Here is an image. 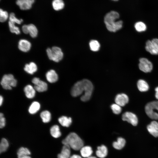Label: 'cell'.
<instances>
[{"label":"cell","instance_id":"cell-1","mask_svg":"<svg viewBox=\"0 0 158 158\" xmlns=\"http://www.w3.org/2000/svg\"><path fill=\"white\" fill-rule=\"evenodd\" d=\"M93 89V85L90 81L83 79L75 84L71 90V94L73 96L76 97L84 92L80 99L82 101L86 102L91 98Z\"/></svg>","mask_w":158,"mask_h":158},{"label":"cell","instance_id":"cell-2","mask_svg":"<svg viewBox=\"0 0 158 158\" xmlns=\"http://www.w3.org/2000/svg\"><path fill=\"white\" fill-rule=\"evenodd\" d=\"M119 17V13L115 11H111L106 14L104 18V22L109 31L115 32L122 28V21H116Z\"/></svg>","mask_w":158,"mask_h":158},{"label":"cell","instance_id":"cell-3","mask_svg":"<svg viewBox=\"0 0 158 158\" xmlns=\"http://www.w3.org/2000/svg\"><path fill=\"white\" fill-rule=\"evenodd\" d=\"M64 145H67L75 150H80L83 146L84 143L81 139L76 133L72 132L70 133L62 141Z\"/></svg>","mask_w":158,"mask_h":158},{"label":"cell","instance_id":"cell-4","mask_svg":"<svg viewBox=\"0 0 158 158\" xmlns=\"http://www.w3.org/2000/svg\"><path fill=\"white\" fill-rule=\"evenodd\" d=\"M146 114L150 118L158 119V101H154L147 103L145 107Z\"/></svg>","mask_w":158,"mask_h":158},{"label":"cell","instance_id":"cell-5","mask_svg":"<svg viewBox=\"0 0 158 158\" xmlns=\"http://www.w3.org/2000/svg\"><path fill=\"white\" fill-rule=\"evenodd\" d=\"M46 51L49 59L55 62H59L63 58V53L61 49L58 47H53L51 49L48 48Z\"/></svg>","mask_w":158,"mask_h":158},{"label":"cell","instance_id":"cell-6","mask_svg":"<svg viewBox=\"0 0 158 158\" xmlns=\"http://www.w3.org/2000/svg\"><path fill=\"white\" fill-rule=\"evenodd\" d=\"M17 84V81L11 74L4 75L1 81L2 87L6 90H11L12 87H15Z\"/></svg>","mask_w":158,"mask_h":158},{"label":"cell","instance_id":"cell-7","mask_svg":"<svg viewBox=\"0 0 158 158\" xmlns=\"http://www.w3.org/2000/svg\"><path fill=\"white\" fill-rule=\"evenodd\" d=\"M146 50L152 55L158 54V39L154 38L148 40L146 43Z\"/></svg>","mask_w":158,"mask_h":158},{"label":"cell","instance_id":"cell-8","mask_svg":"<svg viewBox=\"0 0 158 158\" xmlns=\"http://www.w3.org/2000/svg\"><path fill=\"white\" fill-rule=\"evenodd\" d=\"M138 66L139 69L145 73L151 72L153 68L152 63L145 58H140L139 60Z\"/></svg>","mask_w":158,"mask_h":158},{"label":"cell","instance_id":"cell-9","mask_svg":"<svg viewBox=\"0 0 158 158\" xmlns=\"http://www.w3.org/2000/svg\"><path fill=\"white\" fill-rule=\"evenodd\" d=\"M32 83L34 85V87L36 91L43 92L46 91L48 88L47 84L45 82L41 80L38 78H34L32 80Z\"/></svg>","mask_w":158,"mask_h":158},{"label":"cell","instance_id":"cell-10","mask_svg":"<svg viewBox=\"0 0 158 158\" xmlns=\"http://www.w3.org/2000/svg\"><path fill=\"white\" fill-rule=\"evenodd\" d=\"M122 119L123 121H127L133 126H136L138 123L137 116L131 112H126L123 113L122 116Z\"/></svg>","mask_w":158,"mask_h":158},{"label":"cell","instance_id":"cell-11","mask_svg":"<svg viewBox=\"0 0 158 158\" xmlns=\"http://www.w3.org/2000/svg\"><path fill=\"white\" fill-rule=\"evenodd\" d=\"M115 101L116 104L121 107H123L128 102L129 98L127 95L122 93L116 95Z\"/></svg>","mask_w":158,"mask_h":158},{"label":"cell","instance_id":"cell-12","mask_svg":"<svg viewBox=\"0 0 158 158\" xmlns=\"http://www.w3.org/2000/svg\"><path fill=\"white\" fill-rule=\"evenodd\" d=\"M16 4L22 10L30 9L33 4L30 0H17Z\"/></svg>","mask_w":158,"mask_h":158},{"label":"cell","instance_id":"cell-13","mask_svg":"<svg viewBox=\"0 0 158 158\" xmlns=\"http://www.w3.org/2000/svg\"><path fill=\"white\" fill-rule=\"evenodd\" d=\"M31 47L30 43L26 40L22 39L20 40L18 42V49L23 52L28 51L30 50Z\"/></svg>","mask_w":158,"mask_h":158},{"label":"cell","instance_id":"cell-14","mask_svg":"<svg viewBox=\"0 0 158 158\" xmlns=\"http://www.w3.org/2000/svg\"><path fill=\"white\" fill-rule=\"evenodd\" d=\"M36 91L34 87L30 85H27L24 88L25 95L28 99H32L35 97Z\"/></svg>","mask_w":158,"mask_h":158},{"label":"cell","instance_id":"cell-15","mask_svg":"<svg viewBox=\"0 0 158 158\" xmlns=\"http://www.w3.org/2000/svg\"><path fill=\"white\" fill-rule=\"evenodd\" d=\"M46 77L47 81L51 83L56 82L58 79L57 74L53 70L48 71L46 74Z\"/></svg>","mask_w":158,"mask_h":158},{"label":"cell","instance_id":"cell-16","mask_svg":"<svg viewBox=\"0 0 158 158\" xmlns=\"http://www.w3.org/2000/svg\"><path fill=\"white\" fill-rule=\"evenodd\" d=\"M70 148L68 145H64L61 152L57 155L58 158H70L71 154Z\"/></svg>","mask_w":158,"mask_h":158},{"label":"cell","instance_id":"cell-17","mask_svg":"<svg viewBox=\"0 0 158 158\" xmlns=\"http://www.w3.org/2000/svg\"><path fill=\"white\" fill-rule=\"evenodd\" d=\"M107 148L105 146L102 145L97 147L96 154L98 157L100 158H104L107 155Z\"/></svg>","mask_w":158,"mask_h":158},{"label":"cell","instance_id":"cell-18","mask_svg":"<svg viewBox=\"0 0 158 158\" xmlns=\"http://www.w3.org/2000/svg\"><path fill=\"white\" fill-rule=\"evenodd\" d=\"M37 67L36 65L33 62H31L29 64L25 65L24 70L28 73L33 74L37 70Z\"/></svg>","mask_w":158,"mask_h":158},{"label":"cell","instance_id":"cell-19","mask_svg":"<svg viewBox=\"0 0 158 158\" xmlns=\"http://www.w3.org/2000/svg\"><path fill=\"white\" fill-rule=\"evenodd\" d=\"M80 150L81 155L85 158L91 156L93 152L91 147L88 146H83Z\"/></svg>","mask_w":158,"mask_h":158},{"label":"cell","instance_id":"cell-20","mask_svg":"<svg viewBox=\"0 0 158 158\" xmlns=\"http://www.w3.org/2000/svg\"><path fill=\"white\" fill-rule=\"evenodd\" d=\"M40 104L38 102H32L28 108V112L30 114H33L37 113L40 109Z\"/></svg>","mask_w":158,"mask_h":158},{"label":"cell","instance_id":"cell-21","mask_svg":"<svg viewBox=\"0 0 158 158\" xmlns=\"http://www.w3.org/2000/svg\"><path fill=\"white\" fill-rule=\"evenodd\" d=\"M58 121L60 124L63 127H68L71 124L72 122V119L71 117L62 116L59 117Z\"/></svg>","mask_w":158,"mask_h":158},{"label":"cell","instance_id":"cell-22","mask_svg":"<svg viewBox=\"0 0 158 158\" xmlns=\"http://www.w3.org/2000/svg\"><path fill=\"white\" fill-rule=\"evenodd\" d=\"M125 144V139L121 137H119L118 138L117 141L113 142V146L115 149L120 150L124 147Z\"/></svg>","mask_w":158,"mask_h":158},{"label":"cell","instance_id":"cell-23","mask_svg":"<svg viewBox=\"0 0 158 158\" xmlns=\"http://www.w3.org/2000/svg\"><path fill=\"white\" fill-rule=\"evenodd\" d=\"M137 85L139 90L142 92H146L147 91L149 88L147 83L143 80L140 79L138 80Z\"/></svg>","mask_w":158,"mask_h":158},{"label":"cell","instance_id":"cell-24","mask_svg":"<svg viewBox=\"0 0 158 158\" xmlns=\"http://www.w3.org/2000/svg\"><path fill=\"white\" fill-rule=\"evenodd\" d=\"M50 133L51 135L55 138H59L61 135L59 127L58 125H56L53 126L51 128Z\"/></svg>","mask_w":158,"mask_h":158},{"label":"cell","instance_id":"cell-25","mask_svg":"<svg viewBox=\"0 0 158 158\" xmlns=\"http://www.w3.org/2000/svg\"><path fill=\"white\" fill-rule=\"evenodd\" d=\"M40 117L43 123H48L51 120V114L49 111L44 110L41 113Z\"/></svg>","mask_w":158,"mask_h":158},{"label":"cell","instance_id":"cell-26","mask_svg":"<svg viewBox=\"0 0 158 158\" xmlns=\"http://www.w3.org/2000/svg\"><path fill=\"white\" fill-rule=\"evenodd\" d=\"M52 6L54 10L59 11L63 8L64 4L62 0H54L52 2Z\"/></svg>","mask_w":158,"mask_h":158},{"label":"cell","instance_id":"cell-27","mask_svg":"<svg viewBox=\"0 0 158 158\" xmlns=\"http://www.w3.org/2000/svg\"><path fill=\"white\" fill-rule=\"evenodd\" d=\"M134 28L138 32L145 31L147 29V26L143 22L138 21L135 23Z\"/></svg>","mask_w":158,"mask_h":158},{"label":"cell","instance_id":"cell-28","mask_svg":"<svg viewBox=\"0 0 158 158\" xmlns=\"http://www.w3.org/2000/svg\"><path fill=\"white\" fill-rule=\"evenodd\" d=\"M29 33L33 38L36 37L37 35L38 30L36 27L33 24H30L28 25Z\"/></svg>","mask_w":158,"mask_h":158},{"label":"cell","instance_id":"cell-29","mask_svg":"<svg viewBox=\"0 0 158 158\" xmlns=\"http://www.w3.org/2000/svg\"><path fill=\"white\" fill-rule=\"evenodd\" d=\"M9 146V143L7 140L5 138H2L0 144V153L6 151Z\"/></svg>","mask_w":158,"mask_h":158},{"label":"cell","instance_id":"cell-30","mask_svg":"<svg viewBox=\"0 0 158 158\" xmlns=\"http://www.w3.org/2000/svg\"><path fill=\"white\" fill-rule=\"evenodd\" d=\"M89 45L91 50L94 51H98L100 47L99 43L97 41L95 40H92L90 42Z\"/></svg>","mask_w":158,"mask_h":158},{"label":"cell","instance_id":"cell-31","mask_svg":"<svg viewBox=\"0 0 158 158\" xmlns=\"http://www.w3.org/2000/svg\"><path fill=\"white\" fill-rule=\"evenodd\" d=\"M17 154L18 156H30L31 154V153L28 149L22 147L18 149L17 152Z\"/></svg>","mask_w":158,"mask_h":158},{"label":"cell","instance_id":"cell-32","mask_svg":"<svg viewBox=\"0 0 158 158\" xmlns=\"http://www.w3.org/2000/svg\"><path fill=\"white\" fill-rule=\"evenodd\" d=\"M8 25L10 31L12 33H15L16 34H19L20 33V31L19 28L15 26V23L9 21H8Z\"/></svg>","mask_w":158,"mask_h":158},{"label":"cell","instance_id":"cell-33","mask_svg":"<svg viewBox=\"0 0 158 158\" xmlns=\"http://www.w3.org/2000/svg\"><path fill=\"white\" fill-rule=\"evenodd\" d=\"M147 128L148 131L151 135L154 137H158V130L150 124L147 126Z\"/></svg>","mask_w":158,"mask_h":158},{"label":"cell","instance_id":"cell-34","mask_svg":"<svg viewBox=\"0 0 158 158\" xmlns=\"http://www.w3.org/2000/svg\"><path fill=\"white\" fill-rule=\"evenodd\" d=\"M121 107L116 104H112L111 106V108L113 112L115 114H120L121 111Z\"/></svg>","mask_w":158,"mask_h":158},{"label":"cell","instance_id":"cell-35","mask_svg":"<svg viewBox=\"0 0 158 158\" xmlns=\"http://www.w3.org/2000/svg\"><path fill=\"white\" fill-rule=\"evenodd\" d=\"M9 19L10 21L14 23H16L20 24L23 21L22 19H19L17 18L15 16V14L13 13H11L9 15Z\"/></svg>","mask_w":158,"mask_h":158},{"label":"cell","instance_id":"cell-36","mask_svg":"<svg viewBox=\"0 0 158 158\" xmlns=\"http://www.w3.org/2000/svg\"><path fill=\"white\" fill-rule=\"evenodd\" d=\"M8 12L1 8L0 9V21L1 22L5 21L8 19Z\"/></svg>","mask_w":158,"mask_h":158},{"label":"cell","instance_id":"cell-37","mask_svg":"<svg viewBox=\"0 0 158 158\" xmlns=\"http://www.w3.org/2000/svg\"><path fill=\"white\" fill-rule=\"evenodd\" d=\"M6 125V119L4 117L2 113H0V128H2L5 127Z\"/></svg>","mask_w":158,"mask_h":158},{"label":"cell","instance_id":"cell-38","mask_svg":"<svg viewBox=\"0 0 158 158\" xmlns=\"http://www.w3.org/2000/svg\"><path fill=\"white\" fill-rule=\"evenodd\" d=\"M23 32L25 34L29 33L28 27V25H24L22 27Z\"/></svg>","mask_w":158,"mask_h":158},{"label":"cell","instance_id":"cell-39","mask_svg":"<svg viewBox=\"0 0 158 158\" xmlns=\"http://www.w3.org/2000/svg\"><path fill=\"white\" fill-rule=\"evenodd\" d=\"M150 124L158 130V123L156 121H152Z\"/></svg>","mask_w":158,"mask_h":158},{"label":"cell","instance_id":"cell-40","mask_svg":"<svg viewBox=\"0 0 158 158\" xmlns=\"http://www.w3.org/2000/svg\"><path fill=\"white\" fill-rule=\"evenodd\" d=\"M70 158H82V157L78 155L73 154L70 157Z\"/></svg>","mask_w":158,"mask_h":158},{"label":"cell","instance_id":"cell-41","mask_svg":"<svg viewBox=\"0 0 158 158\" xmlns=\"http://www.w3.org/2000/svg\"><path fill=\"white\" fill-rule=\"evenodd\" d=\"M155 91H156L155 96L156 98L158 99V87L155 88Z\"/></svg>","mask_w":158,"mask_h":158},{"label":"cell","instance_id":"cell-42","mask_svg":"<svg viewBox=\"0 0 158 158\" xmlns=\"http://www.w3.org/2000/svg\"><path fill=\"white\" fill-rule=\"evenodd\" d=\"M18 158H31V157L29 156H18Z\"/></svg>","mask_w":158,"mask_h":158},{"label":"cell","instance_id":"cell-43","mask_svg":"<svg viewBox=\"0 0 158 158\" xmlns=\"http://www.w3.org/2000/svg\"><path fill=\"white\" fill-rule=\"evenodd\" d=\"M3 97L1 95L0 96V105L1 106L3 104Z\"/></svg>","mask_w":158,"mask_h":158},{"label":"cell","instance_id":"cell-44","mask_svg":"<svg viewBox=\"0 0 158 158\" xmlns=\"http://www.w3.org/2000/svg\"><path fill=\"white\" fill-rule=\"evenodd\" d=\"M87 158H97L96 157L94 156H90Z\"/></svg>","mask_w":158,"mask_h":158},{"label":"cell","instance_id":"cell-45","mask_svg":"<svg viewBox=\"0 0 158 158\" xmlns=\"http://www.w3.org/2000/svg\"><path fill=\"white\" fill-rule=\"evenodd\" d=\"M30 1L32 3V4H33V3L34 2H35V0H30Z\"/></svg>","mask_w":158,"mask_h":158},{"label":"cell","instance_id":"cell-46","mask_svg":"<svg viewBox=\"0 0 158 158\" xmlns=\"http://www.w3.org/2000/svg\"><path fill=\"white\" fill-rule=\"evenodd\" d=\"M113 0V1H118V0Z\"/></svg>","mask_w":158,"mask_h":158}]
</instances>
